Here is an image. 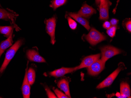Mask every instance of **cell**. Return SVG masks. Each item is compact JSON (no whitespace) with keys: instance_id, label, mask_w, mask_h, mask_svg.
<instances>
[{"instance_id":"1","label":"cell","mask_w":131,"mask_h":98,"mask_svg":"<svg viewBox=\"0 0 131 98\" xmlns=\"http://www.w3.org/2000/svg\"><path fill=\"white\" fill-rule=\"evenodd\" d=\"M23 41L22 39H20L17 41V42L13 45L12 47L8 50L6 53L5 59L3 63V65L0 68V74L3 73L7 67L11 60L13 59L17 51L18 50L20 47L22 46Z\"/></svg>"},{"instance_id":"2","label":"cell","mask_w":131,"mask_h":98,"mask_svg":"<svg viewBox=\"0 0 131 98\" xmlns=\"http://www.w3.org/2000/svg\"><path fill=\"white\" fill-rule=\"evenodd\" d=\"M84 38L91 45H95L103 40H106V36L94 28H92L88 34L84 36Z\"/></svg>"},{"instance_id":"3","label":"cell","mask_w":131,"mask_h":98,"mask_svg":"<svg viewBox=\"0 0 131 98\" xmlns=\"http://www.w3.org/2000/svg\"><path fill=\"white\" fill-rule=\"evenodd\" d=\"M124 66H125L123 63H120L119 64V65L117 69L105 79L102 82L99 84L97 86V89H101L110 86L116 79L119 72L122 70H123Z\"/></svg>"},{"instance_id":"4","label":"cell","mask_w":131,"mask_h":98,"mask_svg":"<svg viewBox=\"0 0 131 98\" xmlns=\"http://www.w3.org/2000/svg\"><path fill=\"white\" fill-rule=\"evenodd\" d=\"M101 51L102 55L101 60L104 63L110 58L122 52L120 50L111 46H106L101 48Z\"/></svg>"},{"instance_id":"5","label":"cell","mask_w":131,"mask_h":98,"mask_svg":"<svg viewBox=\"0 0 131 98\" xmlns=\"http://www.w3.org/2000/svg\"><path fill=\"white\" fill-rule=\"evenodd\" d=\"M57 19L55 16L52 18L46 20L45 21L46 25V33L50 36L51 43L54 45L56 43L55 39V31Z\"/></svg>"},{"instance_id":"6","label":"cell","mask_w":131,"mask_h":98,"mask_svg":"<svg viewBox=\"0 0 131 98\" xmlns=\"http://www.w3.org/2000/svg\"><path fill=\"white\" fill-rule=\"evenodd\" d=\"M15 12L10 10H6L0 8V19L4 20H10L14 26L17 31H19V28L18 27L15 23V20L18 16Z\"/></svg>"},{"instance_id":"7","label":"cell","mask_w":131,"mask_h":98,"mask_svg":"<svg viewBox=\"0 0 131 98\" xmlns=\"http://www.w3.org/2000/svg\"><path fill=\"white\" fill-rule=\"evenodd\" d=\"M105 64V63L101 60L96 61L90 66L88 67V74L92 76H97L104 70Z\"/></svg>"},{"instance_id":"8","label":"cell","mask_w":131,"mask_h":98,"mask_svg":"<svg viewBox=\"0 0 131 98\" xmlns=\"http://www.w3.org/2000/svg\"><path fill=\"white\" fill-rule=\"evenodd\" d=\"M100 56V54H97L87 56L82 60L80 65L77 66V70L90 66L94 62L99 60Z\"/></svg>"},{"instance_id":"9","label":"cell","mask_w":131,"mask_h":98,"mask_svg":"<svg viewBox=\"0 0 131 98\" xmlns=\"http://www.w3.org/2000/svg\"><path fill=\"white\" fill-rule=\"evenodd\" d=\"M112 3L109 0H105L103 4H100L99 19L101 20H105L109 19V9Z\"/></svg>"},{"instance_id":"10","label":"cell","mask_w":131,"mask_h":98,"mask_svg":"<svg viewBox=\"0 0 131 98\" xmlns=\"http://www.w3.org/2000/svg\"><path fill=\"white\" fill-rule=\"evenodd\" d=\"M77 70V66L73 68H62L55 70L49 73L51 76L54 77L56 78L61 77L66 74L71 73Z\"/></svg>"},{"instance_id":"11","label":"cell","mask_w":131,"mask_h":98,"mask_svg":"<svg viewBox=\"0 0 131 98\" xmlns=\"http://www.w3.org/2000/svg\"><path fill=\"white\" fill-rule=\"evenodd\" d=\"M27 67L26 69L24 79L22 85V91L23 96L24 98H29L30 95V86L27 78V72H28V63Z\"/></svg>"},{"instance_id":"12","label":"cell","mask_w":131,"mask_h":98,"mask_svg":"<svg viewBox=\"0 0 131 98\" xmlns=\"http://www.w3.org/2000/svg\"><path fill=\"white\" fill-rule=\"evenodd\" d=\"M96 13V10L95 9L86 4H84L79 11L77 14L83 17L88 18L93 14Z\"/></svg>"},{"instance_id":"13","label":"cell","mask_w":131,"mask_h":98,"mask_svg":"<svg viewBox=\"0 0 131 98\" xmlns=\"http://www.w3.org/2000/svg\"><path fill=\"white\" fill-rule=\"evenodd\" d=\"M26 55L29 60L38 63H46L45 59L34 50H29L26 52Z\"/></svg>"},{"instance_id":"14","label":"cell","mask_w":131,"mask_h":98,"mask_svg":"<svg viewBox=\"0 0 131 98\" xmlns=\"http://www.w3.org/2000/svg\"><path fill=\"white\" fill-rule=\"evenodd\" d=\"M68 15L83 25L87 30L89 31L90 30V27L89 25V22L83 18V17L80 16L77 13H69Z\"/></svg>"},{"instance_id":"15","label":"cell","mask_w":131,"mask_h":98,"mask_svg":"<svg viewBox=\"0 0 131 98\" xmlns=\"http://www.w3.org/2000/svg\"><path fill=\"white\" fill-rule=\"evenodd\" d=\"M13 31L7 39L4 40L0 44V57L7 48L12 45L13 43Z\"/></svg>"},{"instance_id":"16","label":"cell","mask_w":131,"mask_h":98,"mask_svg":"<svg viewBox=\"0 0 131 98\" xmlns=\"http://www.w3.org/2000/svg\"><path fill=\"white\" fill-rule=\"evenodd\" d=\"M69 83V82L67 79H62L59 80L57 83V86L62 91L64 92L66 95L69 98H71Z\"/></svg>"},{"instance_id":"17","label":"cell","mask_w":131,"mask_h":98,"mask_svg":"<svg viewBox=\"0 0 131 98\" xmlns=\"http://www.w3.org/2000/svg\"><path fill=\"white\" fill-rule=\"evenodd\" d=\"M120 94L122 98H130L129 85L125 82H122L120 85Z\"/></svg>"},{"instance_id":"18","label":"cell","mask_w":131,"mask_h":98,"mask_svg":"<svg viewBox=\"0 0 131 98\" xmlns=\"http://www.w3.org/2000/svg\"><path fill=\"white\" fill-rule=\"evenodd\" d=\"M14 25L9 26H0V33L8 38L14 28Z\"/></svg>"},{"instance_id":"19","label":"cell","mask_w":131,"mask_h":98,"mask_svg":"<svg viewBox=\"0 0 131 98\" xmlns=\"http://www.w3.org/2000/svg\"><path fill=\"white\" fill-rule=\"evenodd\" d=\"M27 78L30 85H33L34 83L35 79V71L33 68H30L28 70Z\"/></svg>"},{"instance_id":"20","label":"cell","mask_w":131,"mask_h":98,"mask_svg":"<svg viewBox=\"0 0 131 98\" xmlns=\"http://www.w3.org/2000/svg\"><path fill=\"white\" fill-rule=\"evenodd\" d=\"M67 1V0H52L51 2V4H50V6L55 10L57 8L65 4Z\"/></svg>"},{"instance_id":"21","label":"cell","mask_w":131,"mask_h":98,"mask_svg":"<svg viewBox=\"0 0 131 98\" xmlns=\"http://www.w3.org/2000/svg\"><path fill=\"white\" fill-rule=\"evenodd\" d=\"M117 27L116 26H111L109 28L107 29V33L110 37H114L115 36Z\"/></svg>"},{"instance_id":"22","label":"cell","mask_w":131,"mask_h":98,"mask_svg":"<svg viewBox=\"0 0 131 98\" xmlns=\"http://www.w3.org/2000/svg\"><path fill=\"white\" fill-rule=\"evenodd\" d=\"M68 21L69 26L71 30H75L77 27V24L76 22L71 19L70 17H68Z\"/></svg>"},{"instance_id":"23","label":"cell","mask_w":131,"mask_h":98,"mask_svg":"<svg viewBox=\"0 0 131 98\" xmlns=\"http://www.w3.org/2000/svg\"><path fill=\"white\" fill-rule=\"evenodd\" d=\"M53 90H54V92L56 93L58 98H69L67 95H66L64 93H63V92L59 90L57 88H53Z\"/></svg>"},{"instance_id":"24","label":"cell","mask_w":131,"mask_h":98,"mask_svg":"<svg viewBox=\"0 0 131 98\" xmlns=\"http://www.w3.org/2000/svg\"><path fill=\"white\" fill-rule=\"evenodd\" d=\"M45 90L46 91V92L47 93V94L48 95V98H57V96L50 90L49 88L48 87H46L45 88Z\"/></svg>"},{"instance_id":"25","label":"cell","mask_w":131,"mask_h":98,"mask_svg":"<svg viewBox=\"0 0 131 98\" xmlns=\"http://www.w3.org/2000/svg\"><path fill=\"white\" fill-rule=\"evenodd\" d=\"M126 29L129 32H131V20L128 21L126 22Z\"/></svg>"},{"instance_id":"26","label":"cell","mask_w":131,"mask_h":98,"mask_svg":"<svg viewBox=\"0 0 131 98\" xmlns=\"http://www.w3.org/2000/svg\"><path fill=\"white\" fill-rule=\"evenodd\" d=\"M111 26V24L108 21H106L103 24V27L105 29H108Z\"/></svg>"},{"instance_id":"27","label":"cell","mask_w":131,"mask_h":98,"mask_svg":"<svg viewBox=\"0 0 131 98\" xmlns=\"http://www.w3.org/2000/svg\"><path fill=\"white\" fill-rule=\"evenodd\" d=\"M118 22V20L116 19H113L110 21V24L112 26H116Z\"/></svg>"},{"instance_id":"28","label":"cell","mask_w":131,"mask_h":98,"mask_svg":"<svg viewBox=\"0 0 131 98\" xmlns=\"http://www.w3.org/2000/svg\"><path fill=\"white\" fill-rule=\"evenodd\" d=\"M116 96H117L118 97V98H122L120 93H117L116 94Z\"/></svg>"},{"instance_id":"29","label":"cell","mask_w":131,"mask_h":98,"mask_svg":"<svg viewBox=\"0 0 131 98\" xmlns=\"http://www.w3.org/2000/svg\"><path fill=\"white\" fill-rule=\"evenodd\" d=\"M105 0H99L100 4H103L105 2Z\"/></svg>"},{"instance_id":"30","label":"cell","mask_w":131,"mask_h":98,"mask_svg":"<svg viewBox=\"0 0 131 98\" xmlns=\"http://www.w3.org/2000/svg\"><path fill=\"white\" fill-rule=\"evenodd\" d=\"M95 2H96V3L97 4V5H98L99 4H100L99 0H95Z\"/></svg>"},{"instance_id":"31","label":"cell","mask_w":131,"mask_h":98,"mask_svg":"<svg viewBox=\"0 0 131 98\" xmlns=\"http://www.w3.org/2000/svg\"><path fill=\"white\" fill-rule=\"evenodd\" d=\"M119 0H118L117 1V5H116V8L117 7V6L118 4V2H119Z\"/></svg>"},{"instance_id":"32","label":"cell","mask_w":131,"mask_h":98,"mask_svg":"<svg viewBox=\"0 0 131 98\" xmlns=\"http://www.w3.org/2000/svg\"><path fill=\"white\" fill-rule=\"evenodd\" d=\"M0 7H2V6H1V4H0Z\"/></svg>"}]
</instances>
